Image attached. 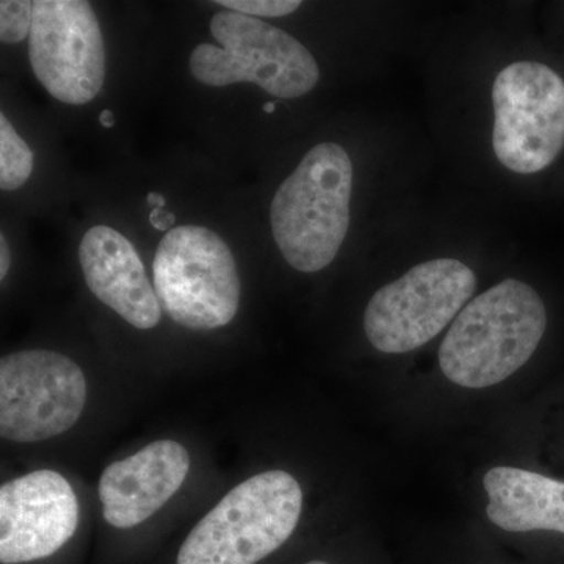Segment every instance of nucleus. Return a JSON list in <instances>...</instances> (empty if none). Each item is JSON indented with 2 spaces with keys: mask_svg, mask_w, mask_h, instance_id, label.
I'll return each mask as SVG.
<instances>
[{
  "mask_svg": "<svg viewBox=\"0 0 564 564\" xmlns=\"http://www.w3.org/2000/svg\"><path fill=\"white\" fill-rule=\"evenodd\" d=\"M87 402V381L73 359L50 350L11 352L0 361V434L40 443L68 432Z\"/></svg>",
  "mask_w": 564,
  "mask_h": 564,
  "instance_id": "obj_8",
  "label": "nucleus"
},
{
  "mask_svg": "<svg viewBox=\"0 0 564 564\" xmlns=\"http://www.w3.org/2000/svg\"><path fill=\"white\" fill-rule=\"evenodd\" d=\"M302 486L284 470L248 478L204 516L182 544L177 564H256L299 525Z\"/></svg>",
  "mask_w": 564,
  "mask_h": 564,
  "instance_id": "obj_3",
  "label": "nucleus"
},
{
  "mask_svg": "<svg viewBox=\"0 0 564 564\" xmlns=\"http://www.w3.org/2000/svg\"><path fill=\"white\" fill-rule=\"evenodd\" d=\"M174 221H176V217L172 212H166L165 207H155L151 210L150 223L152 228L158 229V231H172Z\"/></svg>",
  "mask_w": 564,
  "mask_h": 564,
  "instance_id": "obj_17",
  "label": "nucleus"
},
{
  "mask_svg": "<svg viewBox=\"0 0 564 564\" xmlns=\"http://www.w3.org/2000/svg\"><path fill=\"white\" fill-rule=\"evenodd\" d=\"M152 272L162 310L184 328H221L239 311L242 284L236 261L210 229L185 225L166 232Z\"/></svg>",
  "mask_w": 564,
  "mask_h": 564,
  "instance_id": "obj_5",
  "label": "nucleus"
},
{
  "mask_svg": "<svg viewBox=\"0 0 564 564\" xmlns=\"http://www.w3.org/2000/svg\"><path fill=\"white\" fill-rule=\"evenodd\" d=\"M263 111H265V113H273V111H274V104L273 102H267L265 106H263Z\"/></svg>",
  "mask_w": 564,
  "mask_h": 564,
  "instance_id": "obj_21",
  "label": "nucleus"
},
{
  "mask_svg": "<svg viewBox=\"0 0 564 564\" xmlns=\"http://www.w3.org/2000/svg\"><path fill=\"white\" fill-rule=\"evenodd\" d=\"M351 191V159L337 143L314 147L282 182L270 223L292 269L315 273L334 261L350 226Z\"/></svg>",
  "mask_w": 564,
  "mask_h": 564,
  "instance_id": "obj_2",
  "label": "nucleus"
},
{
  "mask_svg": "<svg viewBox=\"0 0 564 564\" xmlns=\"http://www.w3.org/2000/svg\"><path fill=\"white\" fill-rule=\"evenodd\" d=\"M147 203L150 204L152 209H155V207H165L166 202L165 198L161 195V193H148Z\"/></svg>",
  "mask_w": 564,
  "mask_h": 564,
  "instance_id": "obj_19",
  "label": "nucleus"
},
{
  "mask_svg": "<svg viewBox=\"0 0 564 564\" xmlns=\"http://www.w3.org/2000/svg\"><path fill=\"white\" fill-rule=\"evenodd\" d=\"M33 172V152L14 131L6 115H0V187L18 191Z\"/></svg>",
  "mask_w": 564,
  "mask_h": 564,
  "instance_id": "obj_14",
  "label": "nucleus"
},
{
  "mask_svg": "<svg viewBox=\"0 0 564 564\" xmlns=\"http://www.w3.org/2000/svg\"><path fill=\"white\" fill-rule=\"evenodd\" d=\"M188 470L191 455L174 441H155L135 455L111 463L98 486L107 524L132 529L148 521L180 491Z\"/></svg>",
  "mask_w": 564,
  "mask_h": 564,
  "instance_id": "obj_11",
  "label": "nucleus"
},
{
  "mask_svg": "<svg viewBox=\"0 0 564 564\" xmlns=\"http://www.w3.org/2000/svg\"><path fill=\"white\" fill-rule=\"evenodd\" d=\"M489 521L505 532L564 533V481L518 469L492 467L485 474Z\"/></svg>",
  "mask_w": 564,
  "mask_h": 564,
  "instance_id": "obj_13",
  "label": "nucleus"
},
{
  "mask_svg": "<svg viewBox=\"0 0 564 564\" xmlns=\"http://www.w3.org/2000/svg\"><path fill=\"white\" fill-rule=\"evenodd\" d=\"M547 311L525 282L505 280L475 296L440 348L447 380L467 389L502 383L529 362L543 339Z\"/></svg>",
  "mask_w": 564,
  "mask_h": 564,
  "instance_id": "obj_1",
  "label": "nucleus"
},
{
  "mask_svg": "<svg viewBox=\"0 0 564 564\" xmlns=\"http://www.w3.org/2000/svg\"><path fill=\"white\" fill-rule=\"evenodd\" d=\"M218 46L204 43L191 57V73L209 87L251 82L282 99L302 98L318 79L314 55L288 32L258 18L220 11L210 21Z\"/></svg>",
  "mask_w": 564,
  "mask_h": 564,
  "instance_id": "obj_4",
  "label": "nucleus"
},
{
  "mask_svg": "<svg viewBox=\"0 0 564 564\" xmlns=\"http://www.w3.org/2000/svg\"><path fill=\"white\" fill-rule=\"evenodd\" d=\"M33 2L29 0H2L0 2V40L17 44L31 35Z\"/></svg>",
  "mask_w": 564,
  "mask_h": 564,
  "instance_id": "obj_15",
  "label": "nucleus"
},
{
  "mask_svg": "<svg viewBox=\"0 0 564 564\" xmlns=\"http://www.w3.org/2000/svg\"><path fill=\"white\" fill-rule=\"evenodd\" d=\"M10 269V248L6 236H0V280H6Z\"/></svg>",
  "mask_w": 564,
  "mask_h": 564,
  "instance_id": "obj_18",
  "label": "nucleus"
},
{
  "mask_svg": "<svg viewBox=\"0 0 564 564\" xmlns=\"http://www.w3.org/2000/svg\"><path fill=\"white\" fill-rule=\"evenodd\" d=\"M99 121H101V124L106 129L113 128L115 122H117V120H115L113 111L111 110H102L101 115H99Z\"/></svg>",
  "mask_w": 564,
  "mask_h": 564,
  "instance_id": "obj_20",
  "label": "nucleus"
},
{
  "mask_svg": "<svg viewBox=\"0 0 564 564\" xmlns=\"http://www.w3.org/2000/svg\"><path fill=\"white\" fill-rule=\"evenodd\" d=\"M492 148L505 169L543 172L564 148V80L543 63L516 62L492 85Z\"/></svg>",
  "mask_w": 564,
  "mask_h": 564,
  "instance_id": "obj_7",
  "label": "nucleus"
},
{
  "mask_svg": "<svg viewBox=\"0 0 564 564\" xmlns=\"http://www.w3.org/2000/svg\"><path fill=\"white\" fill-rule=\"evenodd\" d=\"M217 6L251 18H282L302 7L299 0H217Z\"/></svg>",
  "mask_w": 564,
  "mask_h": 564,
  "instance_id": "obj_16",
  "label": "nucleus"
},
{
  "mask_svg": "<svg viewBox=\"0 0 564 564\" xmlns=\"http://www.w3.org/2000/svg\"><path fill=\"white\" fill-rule=\"evenodd\" d=\"M475 289L477 276L458 259L419 263L373 293L364 314L367 339L388 355L417 350L458 317Z\"/></svg>",
  "mask_w": 564,
  "mask_h": 564,
  "instance_id": "obj_6",
  "label": "nucleus"
},
{
  "mask_svg": "<svg viewBox=\"0 0 564 564\" xmlns=\"http://www.w3.org/2000/svg\"><path fill=\"white\" fill-rule=\"evenodd\" d=\"M82 272L93 295L139 329L159 325L162 306L139 252L128 237L95 226L79 247Z\"/></svg>",
  "mask_w": 564,
  "mask_h": 564,
  "instance_id": "obj_12",
  "label": "nucleus"
},
{
  "mask_svg": "<svg viewBox=\"0 0 564 564\" xmlns=\"http://www.w3.org/2000/svg\"><path fill=\"white\" fill-rule=\"evenodd\" d=\"M306 564H328V563L318 562V560H315V562H310V563H306Z\"/></svg>",
  "mask_w": 564,
  "mask_h": 564,
  "instance_id": "obj_22",
  "label": "nucleus"
},
{
  "mask_svg": "<svg viewBox=\"0 0 564 564\" xmlns=\"http://www.w3.org/2000/svg\"><path fill=\"white\" fill-rule=\"evenodd\" d=\"M79 525V502L55 470H35L0 488V562L20 564L61 551Z\"/></svg>",
  "mask_w": 564,
  "mask_h": 564,
  "instance_id": "obj_10",
  "label": "nucleus"
},
{
  "mask_svg": "<svg viewBox=\"0 0 564 564\" xmlns=\"http://www.w3.org/2000/svg\"><path fill=\"white\" fill-rule=\"evenodd\" d=\"M29 57L36 79L57 101H93L106 80V46L91 3L35 0Z\"/></svg>",
  "mask_w": 564,
  "mask_h": 564,
  "instance_id": "obj_9",
  "label": "nucleus"
}]
</instances>
